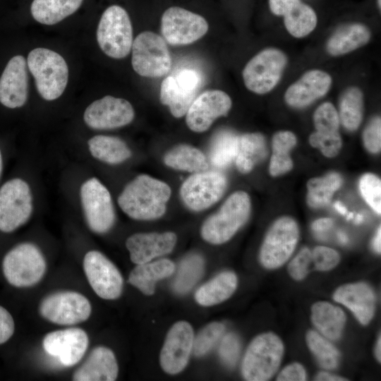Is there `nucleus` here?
<instances>
[{
    "mask_svg": "<svg viewBox=\"0 0 381 381\" xmlns=\"http://www.w3.org/2000/svg\"><path fill=\"white\" fill-rule=\"evenodd\" d=\"M171 193V188L166 183L141 174L125 186L118 198V204L132 219H155L165 213Z\"/></svg>",
    "mask_w": 381,
    "mask_h": 381,
    "instance_id": "obj_1",
    "label": "nucleus"
},
{
    "mask_svg": "<svg viewBox=\"0 0 381 381\" xmlns=\"http://www.w3.org/2000/svg\"><path fill=\"white\" fill-rule=\"evenodd\" d=\"M27 65L43 99L52 101L63 94L68 80V68L59 54L46 48H35L28 54Z\"/></svg>",
    "mask_w": 381,
    "mask_h": 381,
    "instance_id": "obj_2",
    "label": "nucleus"
},
{
    "mask_svg": "<svg viewBox=\"0 0 381 381\" xmlns=\"http://www.w3.org/2000/svg\"><path fill=\"white\" fill-rule=\"evenodd\" d=\"M250 211L249 195L241 190L234 192L203 223L200 231L202 238L212 244L228 241L246 222Z\"/></svg>",
    "mask_w": 381,
    "mask_h": 381,
    "instance_id": "obj_3",
    "label": "nucleus"
},
{
    "mask_svg": "<svg viewBox=\"0 0 381 381\" xmlns=\"http://www.w3.org/2000/svg\"><path fill=\"white\" fill-rule=\"evenodd\" d=\"M284 353L281 339L272 332L257 336L249 344L241 365L243 378L248 381L270 380L278 370Z\"/></svg>",
    "mask_w": 381,
    "mask_h": 381,
    "instance_id": "obj_4",
    "label": "nucleus"
},
{
    "mask_svg": "<svg viewBox=\"0 0 381 381\" xmlns=\"http://www.w3.org/2000/svg\"><path fill=\"white\" fill-rule=\"evenodd\" d=\"M46 260L40 249L32 243H21L4 256L2 268L5 278L16 287L38 283L46 270Z\"/></svg>",
    "mask_w": 381,
    "mask_h": 381,
    "instance_id": "obj_5",
    "label": "nucleus"
},
{
    "mask_svg": "<svg viewBox=\"0 0 381 381\" xmlns=\"http://www.w3.org/2000/svg\"><path fill=\"white\" fill-rule=\"evenodd\" d=\"M97 40L102 51L114 59H123L131 50L132 25L127 11L112 5L103 12L97 29Z\"/></svg>",
    "mask_w": 381,
    "mask_h": 381,
    "instance_id": "obj_6",
    "label": "nucleus"
},
{
    "mask_svg": "<svg viewBox=\"0 0 381 381\" xmlns=\"http://www.w3.org/2000/svg\"><path fill=\"white\" fill-rule=\"evenodd\" d=\"M33 211L29 184L20 178L6 181L0 188V231L11 233L25 224Z\"/></svg>",
    "mask_w": 381,
    "mask_h": 381,
    "instance_id": "obj_7",
    "label": "nucleus"
},
{
    "mask_svg": "<svg viewBox=\"0 0 381 381\" xmlns=\"http://www.w3.org/2000/svg\"><path fill=\"white\" fill-rule=\"evenodd\" d=\"M132 66L141 76L159 78L171 69V59L165 40L150 31L140 33L132 44Z\"/></svg>",
    "mask_w": 381,
    "mask_h": 381,
    "instance_id": "obj_8",
    "label": "nucleus"
},
{
    "mask_svg": "<svg viewBox=\"0 0 381 381\" xmlns=\"http://www.w3.org/2000/svg\"><path fill=\"white\" fill-rule=\"evenodd\" d=\"M80 199L86 223L97 234L108 231L115 222L111 194L97 178L85 180L80 188Z\"/></svg>",
    "mask_w": 381,
    "mask_h": 381,
    "instance_id": "obj_9",
    "label": "nucleus"
},
{
    "mask_svg": "<svg viewBox=\"0 0 381 381\" xmlns=\"http://www.w3.org/2000/svg\"><path fill=\"white\" fill-rule=\"evenodd\" d=\"M298 237V226L292 217L284 216L277 219L261 246L259 257L262 266L273 270L283 265L294 253Z\"/></svg>",
    "mask_w": 381,
    "mask_h": 381,
    "instance_id": "obj_10",
    "label": "nucleus"
},
{
    "mask_svg": "<svg viewBox=\"0 0 381 381\" xmlns=\"http://www.w3.org/2000/svg\"><path fill=\"white\" fill-rule=\"evenodd\" d=\"M286 62V55L280 50H262L243 68V78L246 87L257 94L270 92L279 82Z\"/></svg>",
    "mask_w": 381,
    "mask_h": 381,
    "instance_id": "obj_11",
    "label": "nucleus"
},
{
    "mask_svg": "<svg viewBox=\"0 0 381 381\" xmlns=\"http://www.w3.org/2000/svg\"><path fill=\"white\" fill-rule=\"evenodd\" d=\"M92 308L83 294L72 291L54 292L43 298L40 313L46 320L61 325H72L87 320Z\"/></svg>",
    "mask_w": 381,
    "mask_h": 381,
    "instance_id": "obj_12",
    "label": "nucleus"
},
{
    "mask_svg": "<svg viewBox=\"0 0 381 381\" xmlns=\"http://www.w3.org/2000/svg\"><path fill=\"white\" fill-rule=\"evenodd\" d=\"M227 185L226 176L214 171L197 172L189 176L180 189L181 198L190 210L201 211L217 202Z\"/></svg>",
    "mask_w": 381,
    "mask_h": 381,
    "instance_id": "obj_13",
    "label": "nucleus"
},
{
    "mask_svg": "<svg viewBox=\"0 0 381 381\" xmlns=\"http://www.w3.org/2000/svg\"><path fill=\"white\" fill-rule=\"evenodd\" d=\"M207 30V22L202 16L181 7H170L162 16V34L172 45L193 43L205 35Z\"/></svg>",
    "mask_w": 381,
    "mask_h": 381,
    "instance_id": "obj_14",
    "label": "nucleus"
},
{
    "mask_svg": "<svg viewBox=\"0 0 381 381\" xmlns=\"http://www.w3.org/2000/svg\"><path fill=\"white\" fill-rule=\"evenodd\" d=\"M83 265L87 279L97 296L107 300L120 296L122 276L105 255L97 250H90L85 255Z\"/></svg>",
    "mask_w": 381,
    "mask_h": 381,
    "instance_id": "obj_15",
    "label": "nucleus"
},
{
    "mask_svg": "<svg viewBox=\"0 0 381 381\" xmlns=\"http://www.w3.org/2000/svg\"><path fill=\"white\" fill-rule=\"evenodd\" d=\"M134 116V109L128 101L107 95L87 107L83 120L92 129L109 130L129 124Z\"/></svg>",
    "mask_w": 381,
    "mask_h": 381,
    "instance_id": "obj_16",
    "label": "nucleus"
},
{
    "mask_svg": "<svg viewBox=\"0 0 381 381\" xmlns=\"http://www.w3.org/2000/svg\"><path fill=\"white\" fill-rule=\"evenodd\" d=\"M194 332L186 321L176 322L167 334L160 353L162 368L169 374H176L186 366L193 349Z\"/></svg>",
    "mask_w": 381,
    "mask_h": 381,
    "instance_id": "obj_17",
    "label": "nucleus"
},
{
    "mask_svg": "<svg viewBox=\"0 0 381 381\" xmlns=\"http://www.w3.org/2000/svg\"><path fill=\"white\" fill-rule=\"evenodd\" d=\"M231 107V100L224 92L207 90L195 98L186 112V124L195 132L207 130L213 121L225 116Z\"/></svg>",
    "mask_w": 381,
    "mask_h": 381,
    "instance_id": "obj_18",
    "label": "nucleus"
},
{
    "mask_svg": "<svg viewBox=\"0 0 381 381\" xmlns=\"http://www.w3.org/2000/svg\"><path fill=\"white\" fill-rule=\"evenodd\" d=\"M87 333L80 328L72 327L52 332L44 337L45 351L57 358L65 366L78 363L88 346Z\"/></svg>",
    "mask_w": 381,
    "mask_h": 381,
    "instance_id": "obj_19",
    "label": "nucleus"
},
{
    "mask_svg": "<svg viewBox=\"0 0 381 381\" xmlns=\"http://www.w3.org/2000/svg\"><path fill=\"white\" fill-rule=\"evenodd\" d=\"M28 96V65L24 56L16 55L0 77V103L9 109L23 107Z\"/></svg>",
    "mask_w": 381,
    "mask_h": 381,
    "instance_id": "obj_20",
    "label": "nucleus"
},
{
    "mask_svg": "<svg viewBox=\"0 0 381 381\" xmlns=\"http://www.w3.org/2000/svg\"><path fill=\"white\" fill-rule=\"evenodd\" d=\"M176 241V235L173 232L138 233L127 238L126 246L130 253L131 261L140 265L169 253Z\"/></svg>",
    "mask_w": 381,
    "mask_h": 381,
    "instance_id": "obj_21",
    "label": "nucleus"
},
{
    "mask_svg": "<svg viewBox=\"0 0 381 381\" xmlns=\"http://www.w3.org/2000/svg\"><path fill=\"white\" fill-rule=\"evenodd\" d=\"M269 4L274 14L284 17L285 27L292 36L303 37L315 29V11L300 0H269Z\"/></svg>",
    "mask_w": 381,
    "mask_h": 381,
    "instance_id": "obj_22",
    "label": "nucleus"
},
{
    "mask_svg": "<svg viewBox=\"0 0 381 381\" xmlns=\"http://www.w3.org/2000/svg\"><path fill=\"white\" fill-rule=\"evenodd\" d=\"M332 84V78L327 73L313 70L306 73L286 91V102L296 108L306 107L325 95Z\"/></svg>",
    "mask_w": 381,
    "mask_h": 381,
    "instance_id": "obj_23",
    "label": "nucleus"
},
{
    "mask_svg": "<svg viewBox=\"0 0 381 381\" xmlns=\"http://www.w3.org/2000/svg\"><path fill=\"white\" fill-rule=\"evenodd\" d=\"M333 298L349 309L361 324L366 325L373 319L375 297L368 284L361 282L344 284L334 291Z\"/></svg>",
    "mask_w": 381,
    "mask_h": 381,
    "instance_id": "obj_24",
    "label": "nucleus"
},
{
    "mask_svg": "<svg viewBox=\"0 0 381 381\" xmlns=\"http://www.w3.org/2000/svg\"><path fill=\"white\" fill-rule=\"evenodd\" d=\"M118 364L113 351L104 346L95 348L75 371V381H113L117 377Z\"/></svg>",
    "mask_w": 381,
    "mask_h": 381,
    "instance_id": "obj_25",
    "label": "nucleus"
},
{
    "mask_svg": "<svg viewBox=\"0 0 381 381\" xmlns=\"http://www.w3.org/2000/svg\"><path fill=\"white\" fill-rule=\"evenodd\" d=\"M311 320L318 331L329 340L340 338L346 322L342 309L326 301H318L311 308Z\"/></svg>",
    "mask_w": 381,
    "mask_h": 381,
    "instance_id": "obj_26",
    "label": "nucleus"
},
{
    "mask_svg": "<svg viewBox=\"0 0 381 381\" xmlns=\"http://www.w3.org/2000/svg\"><path fill=\"white\" fill-rule=\"evenodd\" d=\"M175 270L172 261L162 259L138 265L130 273L128 282L145 295H152L157 281L171 276Z\"/></svg>",
    "mask_w": 381,
    "mask_h": 381,
    "instance_id": "obj_27",
    "label": "nucleus"
},
{
    "mask_svg": "<svg viewBox=\"0 0 381 381\" xmlns=\"http://www.w3.org/2000/svg\"><path fill=\"white\" fill-rule=\"evenodd\" d=\"M87 147L95 159L108 164H121L131 156V151L126 143L114 136L95 135L88 140Z\"/></svg>",
    "mask_w": 381,
    "mask_h": 381,
    "instance_id": "obj_28",
    "label": "nucleus"
},
{
    "mask_svg": "<svg viewBox=\"0 0 381 381\" xmlns=\"http://www.w3.org/2000/svg\"><path fill=\"white\" fill-rule=\"evenodd\" d=\"M236 287V275L232 272H223L201 286L195 294V299L201 306L216 305L228 299Z\"/></svg>",
    "mask_w": 381,
    "mask_h": 381,
    "instance_id": "obj_29",
    "label": "nucleus"
},
{
    "mask_svg": "<svg viewBox=\"0 0 381 381\" xmlns=\"http://www.w3.org/2000/svg\"><path fill=\"white\" fill-rule=\"evenodd\" d=\"M83 2V0H33L30 12L37 22L52 25L74 13Z\"/></svg>",
    "mask_w": 381,
    "mask_h": 381,
    "instance_id": "obj_30",
    "label": "nucleus"
},
{
    "mask_svg": "<svg viewBox=\"0 0 381 381\" xmlns=\"http://www.w3.org/2000/svg\"><path fill=\"white\" fill-rule=\"evenodd\" d=\"M370 37V30L365 25L350 24L332 35L327 42V49L333 56L345 54L365 44Z\"/></svg>",
    "mask_w": 381,
    "mask_h": 381,
    "instance_id": "obj_31",
    "label": "nucleus"
},
{
    "mask_svg": "<svg viewBox=\"0 0 381 381\" xmlns=\"http://www.w3.org/2000/svg\"><path fill=\"white\" fill-rule=\"evenodd\" d=\"M266 155V142L262 134L246 133L238 136L234 162L240 172H250Z\"/></svg>",
    "mask_w": 381,
    "mask_h": 381,
    "instance_id": "obj_32",
    "label": "nucleus"
},
{
    "mask_svg": "<svg viewBox=\"0 0 381 381\" xmlns=\"http://www.w3.org/2000/svg\"><path fill=\"white\" fill-rule=\"evenodd\" d=\"M297 140L291 131H282L276 133L272 140V154L269 171L272 176L283 175L293 168L290 151L295 147Z\"/></svg>",
    "mask_w": 381,
    "mask_h": 381,
    "instance_id": "obj_33",
    "label": "nucleus"
},
{
    "mask_svg": "<svg viewBox=\"0 0 381 381\" xmlns=\"http://www.w3.org/2000/svg\"><path fill=\"white\" fill-rule=\"evenodd\" d=\"M164 162L173 169L189 172H200L208 168L205 155L188 145H180L169 150L164 157Z\"/></svg>",
    "mask_w": 381,
    "mask_h": 381,
    "instance_id": "obj_34",
    "label": "nucleus"
},
{
    "mask_svg": "<svg viewBox=\"0 0 381 381\" xmlns=\"http://www.w3.org/2000/svg\"><path fill=\"white\" fill-rule=\"evenodd\" d=\"M196 94L178 85L174 76H168L161 84L160 101L169 107L174 117L180 118L186 114Z\"/></svg>",
    "mask_w": 381,
    "mask_h": 381,
    "instance_id": "obj_35",
    "label": "nucleus"
},
{
    "mask_svg": "<svg viewBox=\"0 0 381 381\" xmlns=\"http://www.w3.org/2000/svg\"><path fill=\"white\" fill-rule=\"evenodd\" d=\"M342 183L341 175L337 172H329L323 176L310 179L307 183L308 204L313 208L327 205Z\"/></svg>",
    "mask_w": 381,
    "mask_h": 381,
    "instance_id": "obj_36",
    "label": "nucleus"
},
{
    "mask_svg": "<svg viewBox=\"0 0 381 381\" xmlns=\"http://www.w3.org/2000/svg\"><path fill=\"white\" fill-rule=\"evenodd\" d=\"M238 135L230 131H221L213 138L210 151V159L212 165L224 168L234 161L238 145Z\"/></svg>",
    "mask_w": 381,
    "mask_h": 381,
    "instance_id": "obj_37",
    "label": "nucleus"
},
{
    "mask_svg": "<svg viewBox=\"0 0 381 381\" xmlns=\"http://www.w3.org/2000/svg\"><path fill=\"white\" fill-rule=\"evenodd\" d=\"M362 116V92L357 87L347 89L340 99L339 121L345 128L353 131L359 127Z\"/></svg>",
    "mask_w": 381,
    "mask_h": 381,
    "instance_id": "obj_38",
    "label": "nucleus"
},
{
    "mask_svg": "<svg viewBox=\"0 0 381 381\" xmlns=\"http://www.w3.org/2000/svg\"><path fill=\"white\" fill-rule=\"evenodd\" d=\"M204 270V260L198 254L186 256L181 262L173 289L178 294L188 292L201 277Z\"/></svg>",
    "mask_w": 381,
    "mask_h": 381,
    "instance_id": "obj_39",
    "label": "nucleus"
},
{
    "mask_svg": "<svg viewBox=\"0 0 381 381\" xmlns=\"http://www.w3.org/2000/svg\"><path fill=\"white\" fill-rule=\"evenodd\" d=\"M306 342L321 367L327 370L337 368L339 353L327 338L315 331L310 330L306 334Z\"/></svg>",
    "mask_w": 381,
    "mask_h": 381,
    "instance_id": "obj_40",
    "label": "nucleus"
},
{
    "mask_svg": "<svg viewBox=\"0 0 381 381\" xmlns=\"http://www.w3.org/2000/svg\"><path fill=\"white\" fill-rule=\"evenodd\" d=\"M225 330L224 325L218 322L205 326L193 340V351L196 356L208 353L222 338Z\"/></svg>",
    "mask_w": 381,
    "mask_h": 381,
    "instance_id": "obj_41",
    "label": "nucleus"
},
{
    "mask_svg": "<svg viewBox=\"0 0 381 381\" xmlns=\"http://www.w3.org/2000/svg\"><path fill=\"white\" fill-rule=\"evenodd\" d=\"M315 131L322 134L339 133V117L332 104L325 102L315 110L313 116Z\"/></svg>",
    "mask_w": 381,
    "mask_h": 381,
    "instance_id": "obj_42",
    "label": "nucleus"
},
{
    "mask_svg": "<svg viewBox=\"0 0 381 381\" xmlns=\"http://www.w3.org/2000/svg\"><path fill=\"white\" fill-rule=\"evenodd\" d=\"M361 193L368 205L378 214L381 212V181L371 173L363 174L359 181Z\"/></svg>",
    "mask_w": 381,
    "mask_h": 381,
    "instance_id": "obj_43",
    "label": "nucleus"
},
{
    "mask_svg": "<svg viewBox=\"0 0 381 381\" xmlns=\"http://www.w3.org/2000/svg\"><path fill=\"white\" fill-rule=\"evenodd\" d=\"M309 143L312 147L320 149L324 156L329 158L336 157L342 146L339 133L322 134L315 131L310 135Z\"/></svg>",
    "mask_w": 381,
    "mask_h": 381,
    "instance_id": "obj_44",
    "label": "nucleus"
},
{
    "mask_svg": "<svg viewBox=\"0 0 381 381\" xmlns=\"http://www.w3.org/2000/svg\"><path fill=\"white\" fill-rule=\"evenodd\" d=\"M312 263L319 271H328L335 267L339 262L338 252L326 246H317L311 251Z\"/></svg>",
    "mask_w": 381,
    "mask_h": 381,
    "instance_id": "obj_45",
    "label": "nucleus"
},
{
    "mask_svg": "<svg viewBox=\"0 0 381 381\" xmlns=\"http://www.w3.org/2000/svg\"><path fill=\"white\" fill-rule=\"evenodd\" d=\"M240 350L241 344L238 337L234 333H228L221 341L219 357L226 366L233 368L238 361Z\"/></svg>",
    "mask_w": 381,
    "mask_h": 381,
    "instance_id": "obj_46",
    "label": "nucleus"
},
{
    "mask_svg": "<svg viewBox=\"0 0 381 381\" xmlns=\"http://www.w3.org/2000/svg\"><path fill=\"white\" fill-rule=\"evenodd\" d=\"M311 263V251L308 248H303L289 262V273L294 279L301 281L309 273Z\"/></svg>",
    "mask_w": 381,
    "mask_h": 381,
    "instance_id": "obj_47",
    "label": "nucleus"
},
{
    "mask_svg": "<svg viewBox=\"0 0 381 381\" xmlns=\"http://www.w3.org/2000/svg\"><path fill=\"white\" fill-rule=\"evenodd\" d=\"M365 148L371 153H377L381 148V121L377 116L365 127L363 134Z\"/></svg>",
    "mask_w": 381,
    "mask_h": 381,
    "instance_id": "obj_48",
    "label": "nucleus"
},
{
    "mask_svg": "<svg viewBox=\"0 0 381 381\" xmlns=\"http://www.w3.org/2000/svg\"><path fill=\"white\" fill-rule=\"evenodd\" d=\"M174 78L181 87L195 92H198L202 84L200 75L193 69H182Z\"/></svg>",
    "mask_w": 381,
    "mask_h": 381,
    "instance_id": "obj_49",
    "label": "nucleus"
},
{
    "mask_svg": "<svg viewBox=\"0 0 381 381\" xmlns=\"http://www.w3.org/2000/svg\"><path fill=\"white\" fill-rule=\"evenodd\" d=\"M306 372L304 367L298 363H293L286 366L278 375V381H304Z\"/></svg>",
    "mask_w": 381,
    "mask_h": 381,
    "instance_id": "obj_50",
    "label": "nucleus"
},
{
    "mask_svg": "<svg viewBox=\"0 0 381 381\" xmlns=\"http://www.w3.org/2000/svg\"><path fill=\"white\" fill-rule=\"evenodd\" d=\"M14 321L10 313L0 306V344L7 341L14 332Z\"/></svg>",
    "mask_w": 381,
    "mask_h": 381,
    "instance_id": "obj_51",
    "label": "nucleus"
},
{
    "mask_svg": "<svg viewBox=\"0 0 381 381\" xmlns=\"http://www.w3.org/2000/svg\"><path fill=\"white\" fill-rule=\"evenodd\" d=\"M334 222L331 218H320L312 224V229L316 232H325L333 226Z\"/></svg>",
    "mask_w": 381,
    "mask_h": 381,
    "instance_id": "obj_52",
    "label": "nucleus"
},
{
    "mask_svg": "<svg viewBox=\"0 0 381 381\" xmlns=\"http://www.w3.org/2000/svg\"><path fill=\"white\" fill-rule=\"evenodd\" d=\"M315 380L319 381H343L346 380L344 377L333 375L327 372H320L315 377Z\"/></svg>",
    "mask_w": 381,
    "mask_h": 381,
    "instance_id": "obj_53",
    "label": "nucleus"
},
{
    "mask_svg": "<svg viewBox=\"0 0 381 381\" xmlns=\"http://www.w3.org/2000/svg\"><path fill=\"white\" fill-rule=\"evenodd\" d=\"M380 238H381V231H380V226H379L373 241V249L377 253H380V250H381Z\"/></svg>",
    "mask_w": 381,
    "mask_h": 381,
    "instance_id": "obj_54",
    "label": "nucleus"
},
{
    "mask_svg": "<svg viewBox=\"0 0 381 381\" xmlns=\"http://www.w3.org/2000/svg\"><path fill=\"white\" fill-rule=\"evenodd\" d=\"M380 341H381L380 337H379L376 343V346H375V356H376L377 360L379 362H380L381 361V351H380L381 342Z\"/></svg>",
    "mask_w": 381,
    "mask_h": 381,
    "instance_id": "obj_55",
    "label": "nucleus"
},
{
    "mask_svg": "<svg viewBox=\"0 0 381 381\" xmlns=\"http://www.w3.org/2000/svg\"><path fill=\"white\" fill-rule=\"evenodd\" d=\"M334 207L341 214L347 213L346 208L338 201L334 204Z\"/></svg>",
    "mask_w": 381,
    "mask_h": 381,
    "instance_id": "obj_56",
    "label": "nucleus"
},
{
    "mask_svg": "<svg viewBox=\"0 0 381 381\" xmlns=\"http://www.w3.org/2000/svg\"><path fill=\"white\" fill-rule=\"evenodd\" d=\"M338 238L340 241V242L343 243H346L348 241V238L343 232H339L338 234Z\"/></svg>",
    "mask_w": 381,
    "mask_h": 381,
    "instance_id": "obj_57",
    "label": "nucleus"
},
{
    "mask_svg": "<svg viewBox=\"0 0 381 381\" xmlns=\"http://www.w3.org/2000/svg\"><path fill=\"white\" fill-rule=\"evenodd\" d=\"M2 170H3V159H2L1 152V150H0V178L1 176Z\"/></svg>",
    "mask_w": 381,
    "mask_h": 381,
    "instance_id": "obj_58",
    "label": "nucleus"
},
{
    "mask_svg": "<svg viewBox=\"0 0 381 381\" xmlns=\"http://www.w3.org/2000/svg\"><path fill=\"white\" fill-rule=\"evenodd\" d=\"M362 220H363V216L360 215V214H358L356 218V222L360 223V222H362Z\"/></svg>",
    "mask_w": 381,
    "mask_h": 381,
    "instance_id": "obj_59",
    "label": "nucleus"
},
{
    "mask_svg": "<svg viewBox=\"0 0 381 381\" xmlns=\"http://www.w3.org/2000/svg\"><path fill=\"white\" fill-rule=\"evenodd\" d=\"M377 4H378L379 6L380 7V6H381L380 0H377Z\"/></svg>",
    "mask_w": 381,
    "mask_h": 381,
    "instance_id": "obj_60",
    "label": "nucleus"
}]
</instances>
